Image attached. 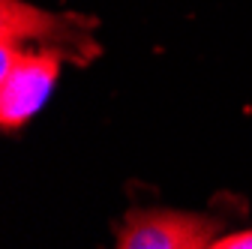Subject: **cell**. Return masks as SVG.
Here are the masks:
<instances>
[{
	"label": "cell",
	"instance_id": "obj_1",
	"mask_svg": "<svg viewBox=\"0 0 252 249\" xmlns=\"http://www.w3.org/2000/svg\"><path fill=\"white\" fill-rule=\"evenodd\" d=\"M93 27L96 21L78 12H45L24 0H0V54L36 51L87 66L102 51Z\"/></svg>",
	"mask_w": 252,
	"mask_h": 249
},
{
	"label": "cell",
	"instance_id": "obj_2",
	"mask_svg": "<svg viewBox=\"0 0 252 249\" xmlns=\"http://www.w3.org/2000/svg\"><path fill=\"white\" fill-rule=\"evenodd\" d=\"M222 234V219L213 213L186 210H132L117 225L120 249H201Z\"/></svg>",
	"mask_w": 252,
	"mask_h": 249
},
{
	"label": "cell",
	"instance_id": "obj_3",
	"mask_svg": "<svg viewBox=\"0 0 252 249\" xmlns=\"http://www.w3.org/2000/svg\"><path fill=\"white\" fill-rule=\"evenodd\" d=\"M60 66L63 60L51 54H0V123L6 132L21 129L42 108L57 81Z\"/></svg>",
	"mask_w": 252,
	"mask_h": 249
},
{
	"label": "cell",
	"instance_id": "obj_4",
	"mask_svg": "<svg viewBox=\"0 0 252 249\" xmlns=\"http://www.w3.org/2000/svg\"><path fill=\"white\" fill-rule=\"evenodd\" d=\"M213 249H252V228L231 231V234H219L213 240Z\"/></svg>",
	"mask_w": 252,
	"mask_h": 249
}]
</instances>
